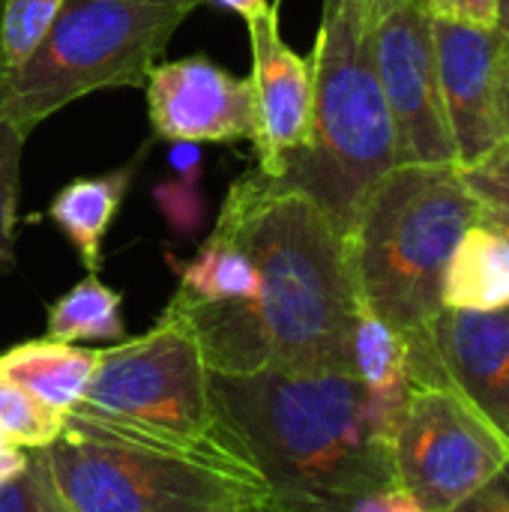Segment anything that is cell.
I'll use <instances>...</instances> for the list:
<instances>
[{
  "label": "cell",
  "mask_w": 509,
  "mask_h": 512,
  "mask_svg": "<svg viewBox=\"0 0 509 512\" xmlns=\"http://www.w3.org/2000/svg\"><path fill=\"white\" fill-rule=\"evenodd\" d=\"M60 9L63 0H0V84L36 54Z\"/></svg>",
  "instance_id": "cell-21"
},
{
  "label": "cell",
  "mask_w": 509,
  "mask_h": 512,
  "mask_svg": "<svg viewBox=\"0 0 509 512\" xmlns=\"http://www.w3.org/2000/svg\"><path fill=\"white\" fill-rule=\"evenodd\" d=\"M438 87L459 168L474 165L504 141L498 90L504 45L495 30L432 18Z\"/></svg>",
  "instance_id": "cell-12"
},
{
  "label": "cell",
  "mask_w": 509,
  "mask_h": 512,
  "mask_svg": "<svg viewBox=\"0 0 509 512\" xmlns=\"http://www.w3.org/2000/svg\"><path fill=\"white\" fill-rule=\"evenodd\" d=\"M213 3H219V6H225V9H231V12L243 15L246 21L258 18V15H264V12L270 9V3H267V0H213Z\"/></svg>",
  "instance_id": "cell-33"
},
{
  "label": "cell",
  "mask_w": 509,
  "mask_h": 512,
  "mask_svg": "<svg viewBox=\"0 0 509 512\" xmlns=\"http://www.w3.org/2000/svg\"><path fill=\"white\" fill-rule=\"evenodd\" d=\"M495 33H498L504 51L509 54V0H498V24H495Z\"/></svg>",
  "instance_id": "cell-35"
},
{
  "label": "cell",
  "mask_w": 509,
  "mask_h": 512,
  "mask_svg": "<svg viewBox=\"0 0 509 512\" xmlns=\"http://www.w3.org/2000/svg\"><path fill=\"white\" fill-rule=\"evenodd\" d=\"M60 512H225L270 495L258 474L63 435L33 450Z\"/></svg>",
  "instance_id": "cell-7"
},
{
  "label": "cell",
  "mask_w": 509,
  "mask_h": 512,
  "mask_svg": "<svg viewBox=\"0 0 509 512\" xmlns=\"http://www.w3.org/2000/svg\"><path fill=\"white\" fill-rule=\"evenodd\" d=\"M123 297L108 288L99 273H87L75 282L63 297L48 306L45 336L57 342H120L126 336V324L120 315Z\"/></svg>",
  "instance_id": "cell-19"
},
{
  "label": "cell",
  "mask_w": 509,
  "mask_h": 512,
  "mask_svg": "<svg viewBox=\"0 0 509 512\" xmlns=\"http://www.w3.org/2000/svg\"><path fill=\"white\" fill-rule=\"evenodd\" d=\"M351 372L363 381L375 399L384 423L399 429L408 393H411V366H408V339L384 318H378L366 303L357 315L354 342H351Z\"/></svg>",
  "instance_id": "cell-17"
},
{
  "label": "cell",
  "mask_w": 509,
  "mask_h": 512,
  "mask_svg": "<svg viewBox=\"0 0 509 512\" xmlns=\"http://www.w3.org/2000/svg\"><path fill=\"white\" fill-rule=\"evenodd\" d=\"M171 144H174L168 150L171 168H177L183 177L195 180L198 171H201V144H192V141H171Z\"/></svg>",
  "instance_id": "cell-29"
},
{
  "label": "cell",
  "mask_w": 509,
  "mask_h": 512,
  "mask_svg": "<svg viewBox=\"0 0 509 512\" xmlns=\"http://www.w3.org/2000/svg\"><path fill=\"white\" fill-rule=\"evenodd\" d=\"M222 420L285 512H330L396 483L393 429L357 375H213Z\"/></svg>",
  "instance_id": "cell-2"
},
{
  "label": "cell",
  "mask_w": 509,
  "mask_h": 512,
  "mask_svg": "<svg viewBox=\"0 0 509 512\" xmlns=\"http://www.w3.org/2000/svg\"><path fill=\"white\" fill-rule=\"evenodd\" d=\"M459 171H462L468 192L483 207L509 213V141H501L483 159H477L474 165H465Z\"/></svg>",
  "instance_id": "cell-23"
},
{
  "label": "cell",
  "mask_w": 509,
  "mask_h": 512,
  "mask_svg": "<svg viewBox=\"0 0 509 512\" xmlns=\"http://www.w3.org/2000/svg\"><path fill=\"white\" fill-rule=\"evenodd\" d=\"M204 0H63L36 54L0 84V111L27 135L69 102L144 87L177 27Z\"/></svg>",
  "instance_id": "cell-6"
},
{
  "label": "cell",
  "mask_w": 509,
  "mask_h": 512,
  "mask_svg": "<svg viewBox=\"0 0 509 512\" xmlns=\"http://www.w3.org/2000/svg\"><path fill=\"white\" fill-rule=\"evenodd\" d=\"M375 69L393 117L396 165H459L423 0H372Z\"/></svg>",
  "instance_id": "cell-9"
},
{
  "label": "cell",
  "mask_w": 509,
  "mask_h": 512,
  "mask_svg": "<svg viewBox=\"0 0 509 512\" xmlns=\"http://www.w3.org/2000/svg\"><path fill=\"white\" fill-rule=\"evenodd\" d=\"M174 267L180 276L174 297L192 306H246L258 294L255 261L225 216L216 219L195 258L174 261Z\"/></svg>",
  "instance_id": "cell-15"
},
{
  "label": "cell",
  "mask_w": 509,
  "mask_h": 512,
  "mask_svg": "<svg viewBox=\"0 0 509 512\" xmlns=\"http://www.w3.org/2000/svg\"><path fill=\"white\" fill-rule=\"evenodd\" d=\"M0 512H60L33 453L18 477L0 483Z\"/></svg>",
  "instance_id": "cell-24"
},
{
  "label": "cell",
  "mask_w": 509,
  "mask_h": 512,
  "mask_svg": "<svg viewBox=\"0 0 509 512\" xmlns=\"http://www.w3.org/2000/svg\"><path fill=\"white\" fill-rule=\"evenodd\" d=\"M509 462L507 441L450 387H411L396 438V483L426 512H453Z\"/></svg>",
  "instance_id": "cell-8"
},
{
  "label": "cell",
  "mask_w": 509,
  "mask_h": 512,
  "mask_svg": "<svg viewBox=\"0 0 509 512\" xmlns=\"http://www.w3.org/2000/svg\"><path fill=\"white\" fill-rule=\"evenodd\" d=\"M441 306L459 312H495L509 306V255L501 240L474 222L450 255Z\"/></svg>",
  "instance_id": "cell-18"
},
{
  "label": "cell",
  "mask_w": 509,
  "mask_h": 512,
  "mask_svg": "<svg viewBox=\"0 0 509 512\" xmlns=\"http://www.w3.org/2000/svg\"><path fill=\"white\" fill-rule=\"evenodd\" d=\"M309 60V135L267 177L312 198L348 237L369 189L396 168L393 117L375 69L372 0H324Z\"/></svg>",
  "instance_id": "cell-4"
},
{
  "label": "cell",
  "mask_w": 509,
  "mask_h": 512,
  "mask_svg": "<svg viewBox=\"0 0 509 512\" xmlns=\"http://www.w3.org/2000/svg\"><path fill=\"white\" fill-rule=\"evenodd\" d=\"M0 432L18 450H45L66 435V414L48 408L0 372Z\"/></svg>",
  "instance_id": "cell-20"
},
{
  "label": "cell",
  "mask_w": 509,
  "mask_h": 512,
  "mask_svg": "<svg viewBox=\"0 0 509 512\" xmlns=\"http://www.w3.org/2000/svg\"><path fill=\"white\" fill-rule=\"evenodd\" d=\"M144 90L156 138L192 144L255 141L252 81L204 54L156 63Z\"/></svg>",
  "instance_id": "cell-11"
},
{
  "label": "cell",
  "mask_w": 509,
  "mask_h": 512,
  "mask_svg": "<svg viewBox=\"0 0 509 512\" xmlns=\"http://www.w3.org/2000/svg\"><path fill=\"white\" fill-rule=\"evenodd\" d=\"M135 168H138V159L108 174L75 177L48 204V219L60 228V234L78 252L87 273H99L102 267V246L132 186Z\"/></svg>",
  "instance_id": "cell-14"
},
{
  "label": "cell",
  "mask_w": 509,
  "mask_h": 512,
  "mask_svg": "<svg viewBox=\"0 0 509 512\" xmlns=\"http://www.w3.org/2000/svg\"><path fill=\"white\" fill-rule=\"evenodd\" d=\"M330 512H426V507L408 489L393 483V486L357 495L348 504H342V507H336V510Z\"/></svg>",
  "instance_id": "cell-27"
},
{
  "label": "cell",
  "mask_w": 509,
  "mask_h": 512,
  "mask_svg": "<svg viewBox=\"0 0 509 512\" xmlns=\"http://www.w3.org/2000/svg\"><path fill=\"white\" fill-rule=\"evenodd\" d=\"M498 111H501V132L504 141H509V54L504 51L501 63V90H498Z\"/></svg>",
  "instance_id": "cell-32"
},
{
  "label": "cell",
  "mask_w": 509,
  "mask_h": 512,
  "mask_svg": "<svg viewBox=\"0 0 509 512\" xmlns=\"http://www.w3.org/2000/svg\"><path fill=\"white\" fill-rule=\"evenodd\" d=\"M27 462H30V453L27 450H18L15 444H9L6 435L0 432V483L18 477L27 468Z\"/></svg>",
  "instance_id": "cell-30"
},
{
  "label": "cell",
  "mask_w": 509,
  "mask_h": 512,
  "mask_svg": "<svg viewBox=\"0 0 509 512\" xmlns=\"http://www.w3.org/2000/svg\"><path fill=\"white\" fill-rule=\"evenodd\" d=\"M96 360L99 351L42 336L6 348L0 354V372L30 390L48 408L69 414L81 402Z\"/></svg>",
  "instance_id": "cell-16"
},
{
  "label": "cell",
  "mask_w": 509,
  "mask_h": 512,
  "mask_svg": "<svg viewBox=\"0 0 509 512\" xmlns=\"http://www.w3.org/2000/svg\"><path fill=\"white\" fill-rule=\"evenodd\" d=\"M252 42V93H255V156L261 174L297 150L309 135L312 117V60L300 57L279 33V9L246 21Z\"/></svg>",
  "instance_id": "cell-13"
},
{
  "label": "cell",
  "mask_w": 509,
  "mask_h": 512,
  "mask_svg": "<svg viewBox=\"0 0 509 512\" xmlns=\"http://www.w3.org/2000/svg\"><path fill=\"white\" fill-rule=\"evenodd\" d=\"M477 222H480L483 228H489V231L501 240V246L507 249L509 255V213H504V210H492V207H483V204H480Z\"/></svg>",
  "instance_id": "cell-31"
},
{
  "label": "cell",
  "mask_w": 509,
  "mask_h": 512,
  "mask_svg": "<svg viewBox=\"0 0 509 512\" xmlns=\"http://www.w3.org/2000/svg\"><path fill=\"white\" fill-rule=\"evenodd\" d=\"M219 216L246 243L258 294L246 306L168 300L192 327L213 375L351 372L363 309L348 243L327 213L261 171L234 180Z\"/></svg>",
  "instance_id": "cell-1"
},
{
  "label": "cell",
  "mask_w": 509,
  "mask_h": 512,
  "mask_svg": "<svg viewBox=\"0 0 509 512\" xmlns=\"http://www.w3.org/2000/svg\"><path fill=\"white\" fill-rule=\"evenodd\" d=\"M423 6L432 18L456 24H474L486 30H495L498 24V0H423Z\"/></svg>",
  "instance_id": "cell-26"
},
{
  "label": "cell",
  "mask_w": 509,
  "mask_h": 512,
  "mask_svg": "<svg viewBox=\"0 0 509 512\" xmlns=\"http://www.w3.org/2000/svg\"><path fill=\"white\" fill-rule=\"evenodd\" d=\"M24 144L27 132L0 111V273H9L15 267V225Z\"/></svg>",
  "instance_id": "cell-22"
},
{
  "label": "cell",
  "mask_w": 509,
  "mask_h": 512,
  "mask_svg": "<svg viewBox=\"0 0 509 512\" xmlns=\"http://www.w3.org/2000/svg\"><path fill=\"white\" fill-rule=\"evenodd\" d=\"M225 512H285V507L279 501H273L270 495H264V498L243 501V504H237V507H231V510Z\"/></svg>",
  "instance_id": "cell-34"
},
{
  "label": "cell",
  "mask_w": 509,
  "mask_h": 512,
  "mask_svg": "<svg viewBox=\"0 0 509 512\" xmlns=\"http://www.w3.org/2000/svg\"><path fill=\"white\" fill-rule=\"evenodd\" d=\"M453 512H509V462L489 486H483L471 501Z\"/></svg>",
  "instance_id": "cell-28"
},
{
  "label": "cell",
  "mask_w": 509,
  "mask_h": 512,
  "mask_svg": "<svg viewBox=\"0 0 509 512\" xmlns=\"http://www.w3.org/2000/svg\"><path fill=\"white\" fill-rule=\"evenodd\" d=\"M480 201L459 165H396L363 198L345 237L360 300L405 336L432 324L444 270Z\"/></svg>",
  "instance_id": "cell-5"
},
{
  "label": "cell",
  "mask_w": 509,
  "mask_h": 512,
  "mask_svg": "<svg viewBox=\"0 0 509 512\" xmlns=\"http://www.w3.org/2000/svg\"><path fill=\"white\" fill-rule=\"evenodd\" d=\"M156 201L168 219V225H174L180 234H189L204 213V198L195 186V180L183 177V180H168L156 186Z\"/></svg>",
  "instance_id": "cell-25"
},
{
  "label": "cell",
  "mask_w": 509,
  "mask_h": 512,
  "mask_svg": "<svg viewBox=\"0 0 509 512\" xmlns=\"http://www.w3.org/2000/svg\"><path fill=\"white\" fill-rule=\"evenodd\" d=\"M408 339L411 387L459 393L509 447V306L495 312L441 309Z\"/></svg>",
  "instance_id": "cell-10"
},
{
  "label": "cell",
  "mask_w": 509,
  "mask_h": 512,
  "mask_svg": "<svg viewBox=\"0 0 509 512\" xmlns=\"http://www.w3.org/2000/svg\"><path fill=\"white\" fill-rule=\"evenodd\" d=\"M66 435L258 474L222 420L213 372L174 306L147 333L99 351Z\"/></svg>",
  "instance_id": "cell-3"
}]
</instances>
